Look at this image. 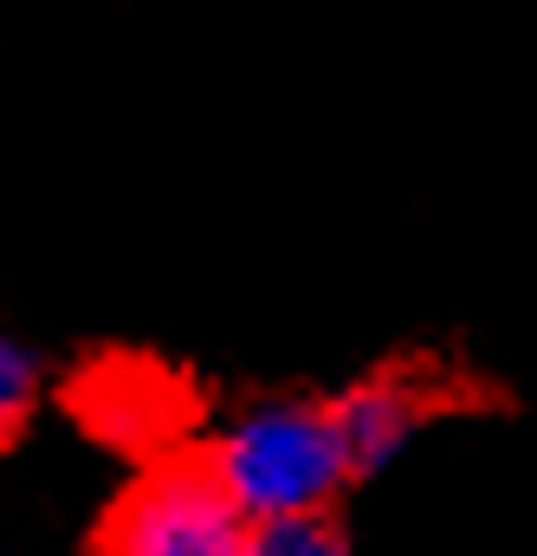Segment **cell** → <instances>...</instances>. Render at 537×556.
Here are the masks:
<instances>
[{
  "label": "cell",
  "mask_w": 537,
  "mask_h": 556,
  "mask_svg": "<svg viewBox=\"0 0 537 556\" xmlns=\"http://www.w3.org/2000/svg\"><path fill=\"white\" fill-rule=\"evenodd\" d=\"M201 466L253 531L330 518V505L350 492V459L330 420V395L247 402L208 433Z\"/></svg>",
  "instance_id": "1"
},
{
  "label": "cell",
  "mask_w": 537,
  "mask_h": 556,
  "mask_svg": "<svg viewBox=\"0 0 537 556\" xmlns=\"http://www.w3.org/2000/svg\"><path fill=\"white\" fill-rule=\"evenodd\" d=\"M253 525L208 479L201 453H162L98 518V556H247Z\"/></svg>",
  "instance_id": "2"
},
{
  "label": "cell",
  "mask_w": 537,
  "mask_h": 556,
  "mask_svg": "<svg viewBox=\"0 0 537 556\" xmlns=\"http://www.w3.org/2000/svg\"><path fill=\"white\" fill-rule=\"evenodd\" d=\"M447 408H453V389L434 382L427 369H370L363 382L330 395V420H337V440L350 459V485L389 472Z\"/></svg>",
  "instance_id": "3"
},
{
  "label": "cell",
  "mask_w": 537,
  "mask_h": 556,
  "mask_svg": "<svg viewBox=\"0 0 537 556\" xmlns=\"http://www.w3.org/2000/svg\"><path fill=\"white\" fill-rule=\"evenodd\" d=\"M39 382H46L39 350L0 324V446H13L20 427L33 420V408H39Z\"/></svg>",
  "instance_id": "4"
},
{
  "label": "cell",
  "mask_w": 537,
  "mask_h": 556,
  "mask_svg": "<svg viewBox=\"0 0 537 556\" xmlns=\"http://www.w3.org/2000/svg\"><path fill=\"white\" fill-rule=\"evenodd\" d=\"M247 556H350V538H344L337 518H298V525L253 531Z\"/></svg>",
  "instance_id": "5"
}]
</instances>
